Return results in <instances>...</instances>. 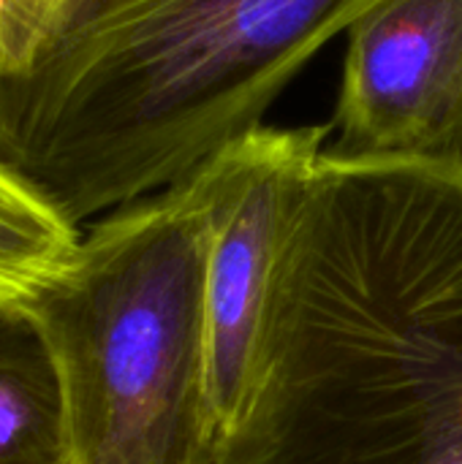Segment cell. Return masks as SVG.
<instances>
[{"mask_svg": "<svg viewBox=\"0 0 462 464\" xmlns=\"http://www.w3.org/2000/svg\"><path fill=\"white\" fill-rule=\"evenodd\" d=\"M462 125V0H378L346 30L327 150L449 158Z\"/></svg>", "mask_w": 462, "mask_h": 464, "instance_id": "cell-5", "label": "cell"}, {"mask_svg": "<svg viewBox=\"0 0 462 464\" xmlns=\"http://www.w3.org/2000/svg\"><path fill=\"white\" fill-rule=\"evenodd\" d=\"M218 464H462V169L324 150Z\"/></svg>", "mask_w": 462, "mask_h": 464, "instance_id": "cell-1", "label": "cell"}, {"mask_svg": "<svg viewBox=\"0 0 462 464\" xmlns=\"http://www.w3.org/2000/svg\"><path fill=\"white\" fill-rule=\"evenodd\" d=\"M68 3L71 0H5L0 76H19L33 65Z\"/></svg>", "mask_w": 462, "mask_h": 464, "instance_id": "cell-8", "label": "cell"}, {"mask_svg": "<svg viewBox=\"0 0 462 464\" xmlns=\"http://www.w3.org/2000/svg\"><path fill=\"white\" fill-rule=\"evenodd\" d=\"M3 19H5V0H0V60H3Z\"/></svg>", "mask_w": 462, "mask_h": 464, "instance_id": "cell-10", "label": "cell"}, {"mask_svg": "<svg viewBox=\"0 0 462 464\" xmlns=\"http://www.w3.org/2000/svg\"><path fill=\"white\" fill-rule=\"evenodd\" d=\"M329 125L270 128L237 139L204 169L210 193L207 356L221 438L248 402L294 201L327 150Z\"/></svg>", "mask_w": 462, "mask_h": 464, "instance_id": "cell-4", "label": "cell"}, {"mask_svg": "<svg viewBox=\"0 0 462 464\" xmlns=\"http://www.w3.org/2000/svg\"><path fill=\"white\" fill-rule=\"evenodd\" d=\"M0 464H68L60 375L19 307H0Z\"/></svg>", "mask_w": 462, "mask_h": 464, "instance_id": "cell-6", "label": "cell"}, {"mask_svg": "<svg viewBox=\"0 0 462 464\" xmlns=\"http://www.w3.org/2000/svg\"><path fill=\"white\" fill-rule=\"evenodd\" d=\"M449 160H455V163L462 169V125H460V130H457V136H455L452 150H449Z\"/></svg>", "mask_w": 462, "mask_h": 464, "instance_id": "cell-9", "label": "cell"}, {"mask_svg": "<svg viewBox=\"0 0 462 464\" xmlns=\"http://www.w3.org/2000/svg\"><path fill=\"white\" fill-rule=\"evenodd\" d=\"M378 0H71L0 76V158L71 226L166 190L259 130Z\"/></svg>", "mask_w": 462, "mask_h": 464, "instance_id": "cell-2", "label": "cell"}, {"mask_svg": "<svg viewBox=\"0 0 462 464\" xmlns=\"http://www.w3.org/2000/svg\"><path fill=\"white\" fill-rule=\"evenodd\" d=\"M210 193L202 169L106 212L16 304L60 375L68 464H218L210 400Z\"/></svg>", "mask_w": 462, "mask_h": 464, "instance_id": "cell-3", "label": "cell"}, {"mask_svg": "<svg viewBox=\"0 0 462 464\" xmlns=\"http://www.w3.org/2000/svg\"><path fill=\"white\" fill-rule=\"evenodd\" d=\"M79 237V228L0 158V307L35 296L68 264Z\"/></svg>", "mask_w": 462, "mask_h": 464, "instance_id": "cell-7", "label": "cell"}]
</instances>
